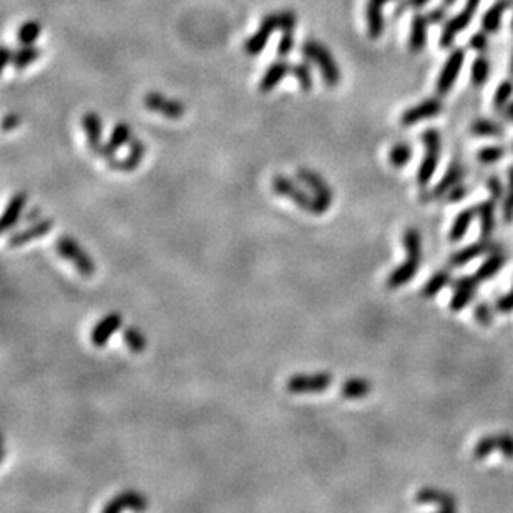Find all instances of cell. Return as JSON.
I'll return each instance as SVG.
<instances>
[{"label":"cell","instance_id":"cell-19","mask_svg":"<svg viewBox=\"0 0 513 513\" xmlns=\"http://www.w3.org/2000/svg\"><path fill=\"white\" fill-rule=\"evenodd\" d=\"M82 125H83V130H85L87 143H89L90 151L94 153L95 156H98V153L103 147V143H102V131H103L102 118H100L98 113L87 112L82 118Z\"/></svg>","mask_w":513,"mask_h":513},{"label":"cell","instance_id":"cell-9","mask_svg":"<svg viewBox=\"0 0 513 513\" xmlns=\"http://www.w3.org/2000/svg\"><path fill=\"white\" fill-rule=\"evenodd\" d=\"M296 177L299 181L304 183L306 186L313 191V195L318 200L319 208H321L322 214L331 208L332 201H334V191L332 188L327 185V181L324 179L321 174H318L315 171L309 170V168H297Z\"/></svg>","mask_w":513,"mask_h":513},{"label":"cell","instance_id":"cell-16","mask_svg":"<svg viewBox=\"0 0 513 513\" xmlns=\"http://www.w3.org/2000/svg\"><path fill=\"white\" fill-rule=\"evenodd\" d=\"M498 244H495L493 241L490 239H482L479 243H473L468 244L467 248H462L460 251L454 253L450 256V266L454 267H460V266H466L467 262H470L475 260V258L484 256V254H492L495 251H498Z\"/></svg>","mask_w":513,"mask_h":513},{"label":"cell","instance_id":"cell-52","mask_svg":"<svg viewBox=\"0 0 513 513\" xmlns=\"http://www.w3.org/2000/svg\"><path fill=\"white\" fill-rule=\"evenodd\" d=\"M468 193V188L466 185H460V183H457L452 190L447 193V201H460L463 200L467 196Z\"/></svg>","mask_w":513,"mask_h":513},{"label":"cell","instance_id":"cell-17","mask_svg":"<svg viewBox=\"0 0 513 513\" xmlns=\"http://www.w3.org/2000/svg\"><path fill=\"white\" fill-rule=\"evenodd\" d=\"M144 153H147V147H144V143L140 138L133 137L130 140L128 155H126L125 158H121V160L115 158V160L108 161L107 165H108V168L113 170V171H120V173H130V171H135L138 168V165L142 163Z\"/></svg>","mask_w":513,"mask_h":513},{"label":"cell","instance_id":"cell-8","mask_svg":"<svg viewBox=\"0 0 513 513\" xmlns=\"http://www.w3.org/2000/svg\"><path fill=\"white\" fill-rule=\"evenodd\" d=\"M334 377L329 372H314V374H295L286 380V389L291 394H313L324 392L332 384Z\"/></svg>","mask_w":513,"mask_h":513},{"label":"cell","instance_id":"cell-32","mask_svg":"<svg viewBox=\"0 0 513 513\" xmlns=\"http://www.w3.org/2000/svg\"><path fill=\"white\" fill-rule=\"evenodd\" d=\"M470 133L475 137H503L505 130L497 121L489 118H477L470 125Z\"/></svg>","mask_w":513,"mask_h":513},{"label":"cell","instance_id":"cell-30","mask_svg":"<svg viewBox=\"0 0 513 513\" xmlns=\"http://www.w3.org/2000/svg\"><path fill=\"white\" fill-rule=\"evenodd\" d=\"M475 214H479V211H477V206H472V208L468 209H463L462 213H459V216L455 218L454 225H452L450 228V233H449V239L450 241H460L466 236L467 230L470 228V223L473 221V216Z\"/></svg>","mask_w":513,"mask_h":513},{"label":"cell","instance_id":"cell-25","mask_svg":"<svg viewBox=\"0 0 513 513\" xmlns=\"http://www.w3.org/2000/svg\"><path fill=\"white\" fill-rule=\"evenodd\" d=\"M291 67L292 65H289L286 60H276V62L271 64L260 82L261 94H269V91H273L276 87L284 80V77L291 72Z\"/></svg>","mask_w":513,"mask_h":513},{"label":"cell","instance_id":"cell-56","mask_svg":"<svg viewBox=\"0 0 513 513\" xmlns=\"http://www.w3.org/2000/svg\"><path fill=\"white\" fill-rule=\"evenodd\" d=\"M455 2H457V0H442V6H444V7H447V8H449V7H452V6H454V3Z\"/></svg>","mask_w":513,"mask_h":513},{"label":"cell","instance_id":"cell-46","mask_svg":"<svg viewBox=\"0 0 513 513\" xmlns=\"http://www.w3.org/2000/svg\"><path fill=\"white\" fill-rule=\"evenodd\" d=\"M486 32H484V30H480V32H475L470 37V40H468V47L472 48L473 52H477V54H485L486 48H489V37H486Z\"/></svg>","mask_w":513,"mask_h":513},{"label":"cell","instance_id":"cell-44","mask_svg":"<svg viewBox=\"0 0 513 513\" xmlns=\"http://www.w3.org/2000/svg\"><path fill=\"white\" fill-rule=\"evenodd\" d=\"M295 45H296L295 30H288V32H283V35H281L276 52H278V55L281 57V59H286V57L292 52Z\"/></svg>","mask_w":513,"mask_h":513},{"label":"cell","instance_id":"cell-7","mask_svg":"<svg viewBox=\"0 0 513 513\" xmlns=\"http://www.w3.org/2000/svg\"><path fill=\"white\" fill-rule=\"evenodd\" d=\"M463 62H466V50L460 47L454 48V50L450 52V55L447 57L444 67H442L440 73H438L437 77L436 94L438 96H445L447 94H450V90L454 89V85L459 80Z\"/></svg>","mask_w":513,"mask_h":513},{"label":"cell","instance_id":"cell-6","mask_svg":"<svg viewBox=\"0 0 513 513\" xmlns=\"http://www.w3.org/2000/svg\"><path fill=\"white\" fill-rule=\"evenodd\" d=\"M480 3L482 0H466L462 10L445 22L444 27H442L440 38H438V45H440V48H450L454 45L459 35L470 25L473 15H475L477 10H479Z\"/></svg>","mask_w":513,"mask_h":513},{"label":"cell","instance_id":"cell-48","mask_svg":"<svg viewBox=\"0 0 513 513\" xmlns=\"http://www.w3.org/2000/svg\"><path fill=\"white\" fill-rule=\"evenodd\" d=\"M498 452L508 459H513V436L510 433H498Z\"/></svg>","mask_w":513,"mask_h":513},{"label":"cell","instance_id":"cell-29","mask_svg":"<svg viewBox=\"0 0 513 513\" xmlns=\"http://www.w3.org/2000/svg\"><path fill=\"white\" fill-rule=\"evenodd\" d=\"M505 261H507V256L503 253H500V249H498V251L492 253L489 258H486V261L475 271V274L473 276H475V279L479 281V283H484V281L486 279H492L493 276L497 274L500 269H502V266L505 265Z\"/></svg>","mask_w":513,"mask_h":513},{"label":"cell","instance_id":"cell-10","mask_svg":"<svg viewBox=\"0 0 513 513\" xmlns=\"http://www.w3.org/2000/svg\"><path fill=\"white\" fill-rule=\"evenodd\" d=\"M444 110V102L440 100V96H432V98H425L422 102L414 105V107L407 108L404 113L401 115V125L402 126H412L419 121L431 120L436 118L442 113Z\"/></svg>","mask_w":513,"mask_h":513},{"label":"cell","instance_id":"cell-13","mask_svg":"<svg viewBox=\"0 0 513 513\" xmlns=\"http://www.w3.org/2000/svg\"><path fill=\"white\" fill-rule=\"evenodd\" d=\"M124 324V318H121L120 313H110L105 315L103 319H100L98 322L95 324V327L91 329V334H90V341L95 348H103L107 345V342L110 341L118 329L121 327Z\"/></svg>","mask_w":513,"mask_h":513},{"label":"cell","instance_id":"cell-2","mask_svg":"<svg viewBox=\"0 0 513 513\" xmlns=\"http://www.w3.org/2000/svg\"><path fill=\"white\" fill-rule=\"evenodd\" d=\"M301 54L306 60L313 62L321 68L322 80L327 87H336L341 82V70L337 67L334 55L329 52L324 43L318 40H306L301 45Z\"/></svg>","mask_w":513,"mask_h":513},{"label":"cell","instance_id":"cell-20","mask_svg":"<svg viewBox=\"0 0 513 513\" xmlns=\"http://www.w3.org/2000/svg\"><path fill=\"white\" fill-rule=\"evenodd\" d=\"M54 225H55L54 219H50V218L38 219V221H35L32 226L27 228V230L12 235L10 239H8V246L19 248V246H24V244L30 243V241L43 238V236L50 233V230L54 228Z\"/></svg>","mask_w":513,"mask_h":513},{"label":"cell","instance_id":"cell-31","mask_svg":"<svg viewBox=\"0 0 513 513\" xmlns=\"http://www.w3.org/2000/svg\"><path fill=\"white\" fill-rule=\"evenodd\" d=\"M490 68H492L490 60L486 59L484 54L477 55L475 60H473V64H472V68H470L472 85L473 87L485 85L486 80H489V77H490Z\"/></svg>","mask_w":513,"mask_h":513},{"label":"cell","instance_id":"cell-12","mask_svg":"<svg viewBox=\"0 0 513 513\" xmlns=\"http://www.w3.org/2000/svg\"><path fill=\"white\" fill-rule=\"evenodd\" d=\"M130 508L135 512H143L148 508V498L135 490H126V492L118 493L113 497L107 505L103 507V513H120Z\"/></svg>","mask_w":513,"mask_h":513},{"label":"cell","instance_id":"cell-39","mask_svg":"<svg viewBox=\"0 0 513 513\" xmlns=\"http://www.w3.org/2000/svg\"><path fill=\"white\" fill-rule=\"evenodd\" d=\"M291 73L297 80V83H299L302 91H311V89H313V73H311V67L308 62L295 64L291 67Z\"/></svg>","mask_w":513,"mask_h":513},{"label":"cell","instance_id":"cell-26","mask_svg":"<svg viewBox=\"0 0 513 513\" xmlns=\"http://www.w3.org/2000/svg\"><path fill=\"white\" fill-rule=\"evenodd\" d=\"M27 201H29V195L25 191H19L12 196L10 201H8L6 211H3V216H2V233L10 231L12 228L19 223L22 211H24Z\"/></svg>","mask_w":513,"mask_h":513},{"label":"cell","instance_id":"cell-23","mask_svg":"<svg viewBox=\"0 0 513 513\" xmlns=\"http://www.w3.org/2000/svg\"><path fill=\"white\" fill-rule=\"evenodd\" d=\"M463 174H466V168H463L462 165L459 163V161H454V163H450L449 170H447V173L444 174V178L440 179V181L437 183V186L433 188V190L429 193L427 196H424L425 201L429 200H438L442 198V196L447 195L452 188H454L457 183L462 181Z\"/></svg>","mask_w":513,"mask_h":513},{"label":"cell","instance_id":"cell-14","mask_svg":"<svg viewBox=\"0 0 513 513\" xmlns=\"http://www.w3.org/2000/svg\"><path fill=\"white\" fill-rule=\"evenodd\" d=\"M390 2H397V0H367L366 6V22H367V35L371 40H377L380 35L384 34L385 19L382 7L387 6Z\"/></svg>","mask_w":513,"mask_h":513},{"label":"cell","instance_id":"cell-38","mask_svg":"<svg viewBox=\"0 0 513 513\" xmlns=\"http://www.w3.org/2000/svg\"><path fill=\"white\" fill-rule=\"evenodd\" d=\"M124 341H125V344L128 345V349L133 350V352H137V354L143 352V350L147 349V337L143 336L142 331H138V329L133 326L125 329Z\"/></svg>","mask_w":513,"mask_h":513},{"label":"cell","instance_id":"cell-42","mask_svg":"<svg viewBox=\"0 0 513 513\" xmlns=\"http://www.w3.org/2000/svg\"><path fill=\"white\" fill-rule=\"evenodd\" d=\"M502 214H503V221L513 223V165L508 168V191L503 198V205H502Z\"/></svg>","mask_w":513,"mask_h":513},{"label":"cell","instance_id":"cell-18","mask_svg":"<svg viewBox=\"0 0 513 513\" xmlns=\"http://www.w3.org/2000/svg\"><path fill=\"white\" fill-rule=\"evenodd\" d=\"M131 140V128L128 124H125V121H121V124H117L115 128H113L112 135H110L108 142L103 144L102 150H100L98 156L103 158L105 161H112L115 160L117 158V151L120 150V148H124L126 143H130Z\"/></svg>","mask_w":513,"mask_h":513},{"label":"cell","instance_id":"cell-43","mask_svg":"<svg viewBox=\"0 0 513 513\" xmlns=\"http://www.w3.org/2000/svg\"><path fill=\"white\" fill-rule=\"evenodd\" d=\"M505 156V148L498 147V144H493V147H485L477 153V160L484 165H492L497 163L498 160Z\"/></svg>","mask_w":513,"mask_h":513},{"label":"cell","instance_id":"cell-53","mask_svg":"<svg viewBox=\"0 0 513 513\" xmlns=\"http://www.w3.org/2000/svg\"><path fill=\"white\" fill-rule=\"evenodd\" d=\"M22 118L19 113H8V115L3 118V131H10L17 128L20 125Z\"/></svg>","mask_w":513,"mask_h":513},{"label":"cell","instance_id":"cell-35","mask_svg":"<svg viewBox=\"0 0 513 513\" xmlns=\"http://www.w3.org/2000/svg\"><path fill=\"white\" fill-rule=\"evenodd\" d=\"M452 283V278H450V273L449 271H438V273H436L432 276L431 279L427 281V284L422 288V297H433L436 295H438V292L444 289L447 284Z\"/></svg>","mask_w":513,"mask_h":513},{"label":"cell","instance_id":"cell-49","mask_svg":"<svg viewBox=\"0 0 513 513\" xmlns=\"http://www.w3.org/2000/svg\"><path fill=\"white\" fill-rule=\"evenodd\" d=\"M427 17H429V22H431V25H438V24L444 25L445 22L449 20L447 19V7L442 6V3L438 7H433L432 10H429Z\"/></svg>","mask_w":513,"mask_h":513},{"label":"cell","instance_id":"cell-40","mask_svg":"<svg viewBox=\"0 0 513 513\" xmlns=\"http://www.w3.org/2000/svg\"><path fill=\"white\" fill-rule=\"evenodd\" d=\"M475 296V289L472 288H459L455 289L454 296H452V301L449 304V308L454 311V313H459L462 311L466 306H468Z\"/></svg>","mask_w":513,"mask_h":513},{"label":"cell","instance_id":"cell-22","mask_svg":"<svg viewBox=\"0 0 513 513\" xmlns=\"http://www.w3.org/2000/svg\"><path fill=\"white\" fill-rule=\"evenodd\" d=\"M276 30V25L274 22L271 20L269 14H267L266 17H262L261 24H260V29L254 32L251 37L248 38L246 43H244V52H246L248 55H260L262 50H265L266 43L269 42L271 38V34H273Z\"/></svg>","mask_w":513,"mask_h":513},{"label":"cell","instance_id":"cell-50","mask_svg":"<svg viewBox=\"0 0 513 513\" xmlns=\"http://www.w3.org/2000/svg\"><path fill=\"white\" fill-rule=\"evenodd\" d=\"M486 188L490 191V198H493L495 201H500L503 198V185L500 181L498 177H490L489 181H486Z\"/></svg>","mask_w":513,"mask_h":513},{"label":"cell","instance_id":"cell-58","mask_svg":"<svg viewBox=\"0 0 513 513\" xmlns=\"http://www.w3.org/2000/svg\"><path fill=\"white\" fill-rule=\"evenodd\" d=\"M512 12H513V8H512ZM512 34H513V14H512Z\"/></svg>","mask_w":513,"mask_h":513},{"label":"cell","instance_id":"cell-54","mask_svg":"<svg viewBox=\"0 0 513 513\" xmlns=\"http://www.w3.org/2000/svg\"><path fill=\"white\" fill-rule=\"evenodd\" d=\"M12 60H14V50H12L8 45H3L2 48V67L6 68L7 65H12Z\"/></svg>","mask_w":513,"mask_h":513},{"label":"cell","instance_id":"cell-15","mask_svg":"<svg viewBox=\"0 0 513 513\" xmlns=\"http://www.w3.org/2000/svg\"><path fill=\"white\" fill-rule=\"evenodd\" d=\"M429 27H431V22H429L427 14L415 12V14L412 15L410 30H409L410 54H420V52H424L425 45H427Z\"/></svg>","mask_w":513,"mask_h":513},{"label":"cell","instance_id":"cell-57","mask_svg":"<svg viewBox=\"0 0 513 513\" xmlns=\"http://www.w3.org/2000/svg\"><path fill=\"white\" fill-rule=\"evenodd\" d=\"M510 75L513 77V54H512V60H510Z\"/></svg>","mask_w":513,"mask_h":513},{"label":"cell","instance_id":"cell-33","mask_svg":"<svg viewBox=\"0 0 513 513\" xmlns=\"http://www.w3.org/2000/svg\"><path fill=\"white\" fill-rule=\"evenodd\" d=\"M42 57V50L35 45H22V48L14 52V60H12V65L17 70H24L32 65L34 62H37L38 59Z\"/></svg>","mask_w":513,"mask_h":513},{"label":"cell","instance_id":"cell-55","mask_svg":"<svg viewBox=\"0 0 513 513\" xmlns=\"http://www.w3.org/2000/svg\"><path fill=\"white\" fill-rule=\"evenodd\" d=\"M502 117L505 118L507 121H510V124H513V100H512L510 103L507 105L505 110H503V112H502Z\"/></svg>","mask_w":513,"mask_h":513},{"label":"cell","instance_id":"cell-21","mask_svg":"<svg viewBox=\"0 0 513 513\" xmlns=\"http://www.w3.org/2000/svg\"><path fill=\"white\" fill-rule=\"evenodd\" d=\"M415 502L417 503H429V505H437L442 512L454 513L457 512V500L452 495L440 492V490L431 489V486H424L415 495Z\"/></svg>","mask_w":513,"mask_h":513},{"label":"cell","instance_id":"cell-24","mask_svg":"<svg viewBox=\"0 0 513 513\" xmlns=\"http://www.w3.org/2000/svg\"><path fill=\"white\" fill-rule=\"evenodd\" d=\"M510 8H513V0H495L482 17V30L486 34H497L502 27L503 14Z\"/></svg>","mask_w":513,"mask_h":513},{"label":"cell","instance_id":"cell-41","mask_svg":"<svg viewBox=\"0 0 513 513\" xmlns=\"http://www.w3.org/2000/svg\"><path fill=\"white\" fill-rule=\"evenodd\" d=\"M495 450H498V436H485L473 447V457L482 460Z\"/></svg>","mask_w":513,"mask_h":513},{"label":"cell","instance_id":"cell-1","mask_svg":"<svg viewBox=\"0 0 513 513\" xmlns=\"http://www.w3.org/2000/svg\"><path fill=\"white\" fill-rule=\"evenodd\" d=\"M404 246H406V262L401 265L387 278V288L397 289L404 286L406 283L417 274L420 266V258H422V241H420V233L415 228H409L404 233Z\"/></svg>","mask_w":513,"mask_h":513},{"label":"cell","instance_id":"cell-3","mask_svg":"<svg viewBox=\"0 0 513 513\" xmlns=\"http://www.w3.org/2000/svg\"><path fill=\"white\" fill-rule=\"evenodd\" d=\"M271 186H273V191L276 195L283 196V198L291 200L297 208L302 209V211L311 213V214H322L321 208H319L318 200L315 196L308 195L302 188L297 185L295 179L284 177V174H276L271 181Z\"/></svg>","mask_w":513,"mask_h":513},{"label":"cell","instance_id":"cell-4","mask_svg":"<svg viewBox=\"0 0 513 513\" xmlns=\"http://www.w3.org/2000/svg\"><path fill=\"white\" fill-rule=\"evenodd\" d=\"M422 143L425 147V155L422 158V163L417 171V183L419 186L425 188L429 185L433 174H436L437 165L440 161L442 153V138L437 130H425L422 133Z\"/></svg>","mask_w":513,"mask_h":513},{"label":"cell","instance_id":"cell-51","mask_svg":"<svg viewBox=\"0 0 513 513\" xmlns=\"http://www.w3.org/2000/svg\"><path fill=\"white\" fill-rule=\"evenodd\" d=\"M495 308H497L498 313H502V314H507V313H510V311H513V288L508 295L500 297Z\"/></svg>","mask_w":513,"mask_h":513},{"label":"cell","instance_id":"cell-11","mask_svg":"<svg viewBox=\"0 0 513 513\" xmlns=\"http://www.w3.org/2000/svg\"><path fill=\"white\" fill-rule=\"evenodd\" d=\"M143 105L148 110L155 113H161V115L170 118V120H179L185 115L186 108L179 100L177 98H168L163 94H158V91H150V94L144 95Z\"/></svg>","mask_w":513,"mask_h":513},{"label":"cell","instance_id":"cell-28","mask_svg":"<svg viewBox=\"0 0 513 513\" xmlns=\"http://www.w3.org/2000/svg\"><path fill=\"white\" fill-rule=\"evenodd\" d=\"M497 203L493 198H490L489 201H484V203L477 205V211H479L480 221H482V238L490 239V236L493 235L495 231V209H497Z\"/></svg>","mask_w":513,"mask_h":513},{"label":"cell","instance_id":"cell-34","mask_svg":"<svg viewBox=\"0 0 513 513\" xmlns=\"http://www.w3.org/2000/svg\"><path fill=\"white\" fill-rule=\"evenodd\" d=\"M512 96H513V77L503 80L497 87V90H495L493 102H492L495 112L502 113L503 110H505L507 105L512 102Z\"/></svg>","mask_w":513,"mask_h":513},{"label":"cell","instance_id":"cell-45","mask_svg":"<svg viewBox=\"0 0 513 513\" xmlns=\"http://www.w3.org/2000/svg\"><path fill=\"white\" fill-rule=\"evenodd\" d=\"M431 0H397V7L394 10V17H402L407 10H419L427 6Z\"/></svg>","mask_w":513,"mask_h":513},{"label":"cell","instance_id":"cell-5","mask_svg":"<svg viewBox=\"0 0 513 513\" xmlns=\"http://www.w3.org/2000/svg\"><path fill=\"white\" fill-rule=\"evenodd\" d=\"M55 249L65 261H68L85 278H91L96 273L95 261L91 260L90 254L70 236H60L55 243Z\"/></svg>","mask_w":513,"mask_h":513},{"label":"cell","instance_id":"cell-27","mask_svg":"<svg viewBox=\"0 0 513 513\" xmlns=\"http://www.w3.org/2000/svg\"><path fill=\"white\" fill-rule=\"evenodd\" d=\"M372 384L367 379L362 377H352V379L345 380L341 385V396L349 401H357V399H364L371 394Z\"/></svg>","mask_w":513,"mask_h":513},{"label":"cell","instance_id":"cell-36","mask_svg":"<svg viewBox=\"0 0 513 513\" xmlns=\"http://www.w3.org/2000/svg\"><path fill=\"white\" fill-rule=\"evenodd\" d=\"M42 34V24L38 20H29L19 29L17 38H19L20 45H34L35 40L40 37Z\"/></svg>","mask_w":513,"mask_h":513},{"label":"cell","instance_id":"cell-37","mask_svg":"<svg viewBox=\"0 0 513 513\" xmlns=\"http://www.w3.org/2000/svg\"><path fill=\"white\" fill-rule=\"evenodd\" d=\"M412 158V148L407 143H397L394 144L392 150L389 153V161L394 168H402L410 161Z\"/></svg>","mask_w":513,"mask_h":513},{"label":"cell","instance_id":"cell-47","mask_svg":"<svg viewBox=\"0 0 513 513\" xmlns=\"http://www.w3.org/2000/svg\"><path fill=\"white\" fill-rule=\"evenodd\" d=\"M473 315H475V319L482 324V326H490V324L493 322L492 309H490L485 302H479V304L475 306V309H473Z\"/></svg>","mask_w":513,"mask_h":513}]
</instances>
